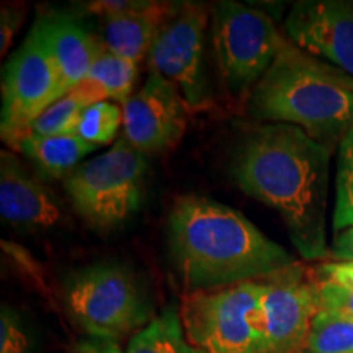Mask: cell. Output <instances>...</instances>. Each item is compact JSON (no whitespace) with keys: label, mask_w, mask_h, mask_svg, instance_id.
Wrapping results in <instances>:
<instances>
[{"label":"cell","mask_w":353,"mask_h":353,"mask_svg":"<svg viewBox=\"0 0 353 353\" xmlns=\"http://www.w3.org/2000/svg\"><path fill=\"white\" fill-rule=\"evenodd\" d=\"M332 151L299 128L270 123L234 149L231 175L245 195L275 210L304 260L332 257L327 198Z\"/></svg>","instance_id":"1"},{"label":"cell","mask_w":353,"mask_h":353,"mask_svg":"<svg viewBox=\"0 0 353 353\" xmlns=\"http://www.w3.org/2000/svg\"><path fill=\"white\" fill-rule=\"evenodd\" d=\"M167 241L185 293L260 280L296 263L239 211L200 195L174 201Z\"/></svg>","instance_id":"2"},{"label":"cell","mask_w":353,"mask_h":353,"mask_svg":"<svg viewBox=\"0 0 353 353\" xmlns=\"http://www.w3.org/2000/svg\"><path fill=\"white\" fill-rule=\"evenodd\" d=\"M255 120L283 123L334 151L353 126V77L286 38L249 97Z\"/></svg>","instance_id":"3"},{"label":"cell","mask_w":353,"mask_h":353,"mask_svg":"<svg viewBox=\"0 0 353 353\" xmlns=\"http://www.w3.org/2000/svg\"><path fill=\"white\" fill-rule=\"evenodd\" d=\"M263 278L185 293L179 311L185 337L198 353H267Z\"/></svg>","instance_id":"4"},{"label":"cell","mask_w":353,"mask_h":353,"mask_svg":"<svg viewBox=\"0 0 353 353\" xmlns=\"http://www.w3.org/2000/svg\"><path fill=\"white\" fill-rule=\"evenodd\" d=\"M70 319L92 339L118 341L149 324L151 307L136 276L118 263L81 268L64 281Z\"/></svg>","instance_id":"5"},{"label":"cell","mask_w":353,"mask_h":353,"mask_svg":"<svg viewBox=\"0 0 353 353\" xmlns=\"http://www.w3.org/2000/svg\"><path fill=\"white\" fill-rule=\"evenodd\" d=\"M148 156L123 138L110 151L82 162L65 176L64 188L79 214L92 226L117 228L139 210Z\"/></svg>","instance_id":"6"},{"label":"cell","mask_w":353,"mask_h":353,"mask_svg":"<svg viewBox=\"0 0 353 353\" xmlns=\"http://www.w3.org/2000/svg\"><path fill=\"white\" fill-rule=\"evenodd\" d=\"M210 33L221 81L242 99H249L286 43L270 15L231 0L213 7Z\"/></svg>","instance_id":"7"},{"label":"cell","mask_w":353,"mask_h":353,"mask_svg":"<svg viewBox=\"0 0 353 353\" xmlns=\"http://www.w3.org/2000/svg\"><path fill=\"white\" fill-rule=\"evenodd\" d=\"M210 13L201 3H182L159 32L149 52V68L180 88L192 110L214 105L206 65L205 34Z\"/></svg>","instance_id":"8"},{"label":"cell","mask_w":353,"mask_h":353,"mask_svg":"<svg viewBox=\"0 0 353 353\" xmlns=\"http://www.w3.org/2000/svg\"><path fill=\"white\" fill-rule=\"evenodd\" d=\"M59 99V74L46 44L33 26L21 46L3 65L2 139L15 148L32 123Z\"/></svg>","instance_id":"9"},{"label":"cell","mask_w":353,"mask_h":353,"mask_svg":"<svg viewBox=\"0 0 353 353\" xmlns=\"http://www.w3.org/2000/svg\"><path fill=\"white\" fill-rule=\"evenodd\" d=\"M123 108V138L144 156L169 152L187 130L190 108L180 88L151 70Z\"/></svg>","instance_id":"10"},{"label":"cell","mask_w":353,"mask_h":353,"mask_svg":"<svg viewBox=\"0 0 353 353\" xmlns=\"http://www.w3.org/2000/svg\"><path fill=\"white\" fill-rule=\"evenodd\" d=\"M267 353H299L317 312L314 281L301 263L263 278Z\"/></svg>","instance_id":"11"},{"label":"cell","mask_w":353,"mask_h":353,"mask_svg":"<svg viewBox=\"0 0 353 353\" xmlns=\"http://www.w3.org/2000/svg\"><path fill=\"white\" fill-rule=\"evenodd\" d=\"M294 46L353 77V2L303 0L285 20Z\"/></svg>","instance_id":"12"},{"label":"cell","mask_w":353,"mask_h":353,"mask_svg":"<svg viewBox=\"0 0 353 353\" xmlns=\"http://www.w3.org/2000/svg\"><path fill=\"white\" fill-rule=\"evenodd\" d=\"M175 8L170 3L141 0H105L87 6V10L100 17L103 23V46L134 64L149 56L159 32Z\"/></svg>","instance_id":"13"},{"label":"cell","mask_w":353,"mask_h":353,"mask_svg":"<svg viewBox=\"0 0 353 353\" xmlns=\"http://www.w3.org/2000/svg\"><path fill=\"white\" fill-rule=\"evenodd\" d=\"M0 214L10 226L38 232L64 219L59 201L12 152L0 154Z\"/></svg>","instance_id":"14"},{"label":"cell","mask_w":353,"mask_h":353,"mask_svg":"<svg viewBox=\"0 0 353 353\" xmlns=\"http://www.w3.org/2000/svg\"><path fill=\"white\" fill-rule=\"evenodd\" d=\"M59 74L61 99L85 81L95 57L103 48L81 21L64 13H48L34 21Z\"/></svg>","instance_id":"15"},{"label":"cell","mask_w":353,"mask_h":353,"mask_svg":"<svg viewBox=\"0 0 353 353\" xmlns=\"http://www.w3.org/2000/svg\"><path fill=\"white\" fill-rule=\"evenodd\" d=\"M13 149H19L25 157H28L41 175L65 180L70 172L81 165L83 157L95 151L97 145L72 132L57 136L26 134Z\"/></svg>","instance_id":"16"},{"label":"cell","mask_w":353,"mask_h":353,"mask_svg":"<svg viewBox=\"0 0 353 353\" xmlns=\"http://www.w3.org/2000/svg\"><path fill=\"white\" fill-rule=\"evenodd\" d=\"M107 100L103 92L90 81H83L81 85L65 94L56 103L44 112L38 120H34L26 131V134L37 136H57L76 132L82 114L90 105ZM25 134V136H26Z\"/></svg>","instance_id":"17"},{"label":"cell","mask_w":353,"mask_h":353,"mask_svg":"<svg viewBox=\"0 0 353 353\" xmlns=\"http://www.w3.org/2000/svg\"><path fill=\"white\" fill-rule=\"evenodd\" d=\"M126 353H198L190 345L182 325L179 307L165 309L162 314L138 330L128 343Z\"/></svg>","instance_id":"18"},{"label":"cell","mask_w":353,"mask_h":353,"mask_svg":"<svg viewBox=\"0 0 353 353\" xmlns=\"http://www.w3.org/2000/svg\"><path fill=\"white\" fill-rule=\"evenodd\" d=\"M138 76V64L101 48L95 57L85 81H90L103 92L105 99H113L126 103L131 97L132 85Z\"/></svg>","instance_id":"19"},{"label":"cell","mask_w":353,"mask_h":353,"mask_svg":"<svg viewBox=\"0 0 353 353\" xmlns=\"http://www.w3.org/2000/svg\"><path fill=\"white\" fill-rule=\"evenodd\" d=\"M299 353H353V322L327 311H317Z\"/></svg>","instance_id":"20"},{"label":"cell","mask_w":353,"mask_h":353,"mask_svg":"<svg viewBox=\"0 0 353 353\" xmlns=\"http://www.w3.org/2000/svg\"><path fill=\"white\" fill-rule=\"evenodd\" d=\"M332 226L337 232L353 228V126L337 148Z\"/></svg>","instance_id":"21"},{"label":"cell","mask_w":353,"mask_h":353,"mask_svg":"<svg viewBox=\"0 0 353 353\" xmlns=\"http://www.w3.org/2000/svg\"><path fill=\"white\" fill-rule=\"evenodd\" d=\"M123 125V108L113 101L103 100L90 105L79 121L76 134L87 143L99 145L110 144Z\"/></svg>","instance_id":"22"},{"label":"cell","mask_w":353,"mask_h":353,"mask_svg":"<svg viewBox=\"0 0 353 353\" xmlns=\"http://www.w3.org/2000/svg\"><path fill=\"white\" fill-rule=\"evenodd\" d=\"M33 335L20 312L3 304L0 309V353H33Z\"/></svg>","instance_id":"23"},{"label":"cell","mask_w":353,"mask_h":353,"mask_svg":"<svg viewBox=\"0 0 353 353\" xmlns=\"http://www.w3.org/2000/svg\"><path fill=\"white\" fill-rule=\"evenodd\" d=\"M311 275V273H309ZM312 278V276H311ZM314 281L317 311H327L353 322V293L342 286Z\"/></svg>","instance_id":"24"},{"label":"cell","mask_w":353,"mask_h":353,"mask_svg":"<svg viewBox=\"0 0 353 353\" xmlns=\"http://www.w3.org/2000/svg\"><path fill=\"white\" fill-rule=\"evenodd\" d=\"M309 273H311L312 280L334 283L353 293V262L332 260V262L316 265L309 270Z\"/></svg>","instance_id":"25"},{"label":"cell","mask_w":353,"mask_h":353,"mask_svg":"<svg viewBox=\"0 0 353 353\" xmlns=\"http://www.w3.org/2000/svg\"><path fill=\"white\" fill-rule=\"evenodd\" d=\"M25 6L20 3H3L0 8V56L6 57L10 50L13 38L19 33L21 23L25 20Z\"/></svg>","instance_id":"26"},{"label":"cell","mask_w":353,"mask_h":353,"mask_svg":"<svg viewBox=\"0 0 353 353\" xmlns=\"http://www.w3.org/2000/svg\"><path fill=\"white\" fill-rule=\"evenodd\" d=\"M332 257L341 262H353V228L337 234L334 239Z\"/></svg>","instance_id":"27"},{"label":"cell","mask_w":353,"mask_h":353,"mask_svg":"<svg viewBox=\"0 0 353 353\" xmlns=\"http://www.w3.org/2000/svg\"><path fill=\"white\" fill-rule=\"evenodd\" d=\"M79 350L82 353H123L117 341H107V339H87L81 342Z\"/></svg>","instance_id":"28"}]
</instances>
